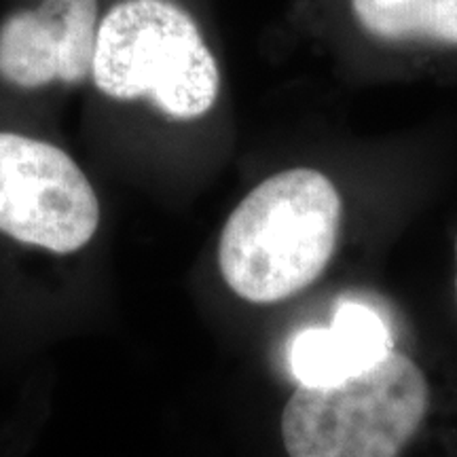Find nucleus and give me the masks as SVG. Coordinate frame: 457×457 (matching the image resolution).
Wrapping results in <instances>:
<instances>
[{
  "instance_id": "nucleus-1",
  "label": "nucleus",
  "mask_w": 457,
  "mask_h": 457,
  "mask_svg": "<svg viewBox=\"0 0 457 457\" xmlns=\"http://www.w3.org/2000/svg\"><path fill=\"white\" fill-rule=\"evenodd\" d=\"M341 195L322 171L293 168L262 180L222 228L219 267L242 299L270 305L322 276L341 228Z\"/></svg>"
},
{
  "instance_id": "nucleus-2",
  "label": "nucleus",
  "mask_w": 457,
  "mask_h": 457,
  "mask_svg": "<svg viewBox=\"0 0 457 457\" xmlns=\"http://www.w3.org/2000/svg\"><path fill=\"white\" fill-rule=\"evenodd\" d=\"M91 79L112 100H151L174 121L212 111L216 57L191 15L171 0H123L100 21Z\"/></svg>"
},
{
  "instance_id": "nucleus-3",
  "label": "nucleus",
  "mask_w": 457,
  "mask_h": 457,
  "mask_svg": "<svg viewBox=\"0 0 457 457\" xmlns=\"http://www.w3.org/2000/svg\"><path fill=\"white\" fill-rule=\"evenodd\" d=\"M428 411L424 370L392 352L339 384L296 387L282 413V441L290 457H400Z\"/></svg>"
},
{
  "instance_id": "nucleus-4",
  "label": "nucleus",
  "mask_w": 457,
  "mask_h": 457,
  "mask_svg": "<svg viewBox=\"0 0 457 457\" xmlns=\"http://www.w3.org/2000/svg\"><path fill=\"white\" fill-rule=\"evenodd\" d=\"M100 204L71 155L49 142L0 131V233L54 254L91 242Z\"/></svg>"
},
{
  "instance_id": "nucleus-5",
  "label": "nucleus",
  "mask_w": 457,
  "mask_h": 457,
  "mask_svg": "<svg viewBox=\"0 0 457 457\" xmlns=\"http://www.w3.org/2000/svg\"><path fill=\"white\" fill-rule=\"evenodd\" d=\"M98 0H43L0 24V79L21 89L81 83L98 45Z\"/></svg>"
},
{
  "instance_id": "nucleus-6",
  "label": "nucleus",
  "mask_w": 457,
  "mask_h": 457,
  "mask_svg": "<svg viewBox=\"0 0 457 457\" xmlns=\"http://www.w3.org/2000/svg\"><path fill=\"white\" fill-rule=\"evenodd\" d=\"M392 333L379 312L343 301L327 328H307L290 345V369L301 386H330L392 353Z\"/></svg>"
},
{
  "instance_id": "nucleus-7",
  "label": "nucleus",
  "mask_w": 457,
  "mask_h": 457,
  "mask_svg": "<svg viewBox=\"0 0 457 457\" xmlns=\"http://www.w3.org/2000/svg\"><path fill=\"white\" fill-rule=\"evenodd\" d=\"M352 9L381 41L457 45V0H352Z\"/></svg>"
},
{
  "instance_id": "nucleus-8",
  "label": "nucleus",
  "mask_w": 457,
  "mask_h": 457,
  "mask_svg": "<svg viewBox=\"0 0 457 457\" xmlns=\"http://www.w3.org/2000/svg\"><path fill=\"white\" fill-rule=\"evenodd\" d=\"M455 295H457V237H455Z\"/></svg>"
}]
</instances>
